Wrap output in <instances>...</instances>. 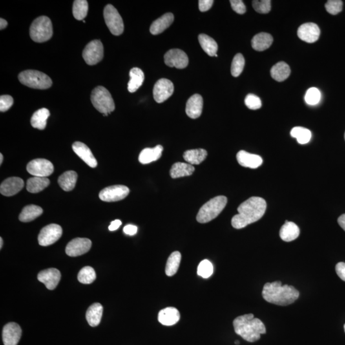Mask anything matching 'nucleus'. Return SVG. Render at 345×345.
<instances>
[{"instance_id":"f257e3e1","label":"nucleus","mask_w":345,"mask_h":345,"mask_svg":"<svg viewBox=\"0 0 345 345\" xmlns=\"http://www.w3.org/2000/svg\"><path fill=\"white\" fill-rule=\"evenodd\" d=\"M267 209L266 201L260 197H251L238 207V214L231 220L232 227L242 229L255 223L264 216Z\"/></svg>"},{"instance_id":"f03ea898","label":"nucleus","mask_w":345,"mask_h":345,"mask_svg":"<svg viewBox=\"0 0 345 345\" xmlns=\"http://www.w3.org/2000/svg\"><path fill=\"white\" fill-rule=\"evenodd\" d=\"M262 296L267 302L278 306L293 304L299 297V292L292 286L282 285V282L267 283L264 285Z\"/></svg>"},{"instance_id":"7ed1b4c3","label":"nucleus","mask_w":345,"mask_h":345,"mask_svg":"<svg viewBox=\"0 0 345 345\" xmlns=\"http://www.w3.org/2000/svg\"><path fill=\"white\" fill-rule=\"evenodd\" d=\"M233 324L236 335L250 343L260 340L261 335L266 333L264 323L254 318L253 314L238 316L233 320Z\"/></svg>"},{"instance_id":"20e7f679","label":"nucleus","mask_w":345,"mask_h":345,"mask_svg":"<svg viewBox=\"0 0 345 345\" xmlns=\"http://www.w3.org/2000/svg\"><path fill=\"white\" fill-rule=\"evenodd\" d=\"M227 201V197L223 196L211 199L201 207L196 216L197 221L200 223H207L214 220L224 210Z\"/></svg>"},{"instance_id":"39448f33","label":"nucleus","mask_w":345,"mask_h":345,"mask_svg":"<svg viewBox=\"0 0 345 345\" xmlns=\"http://www.w3.org/2000/svg\"><path fill=\"white\" fill-rule=\"evenodd\" d=\"M91 101L94 107L105 116H107L115 109L114 99L104 86H99L93 90Z\"/></svg>"},{"instance_id":"423d86ee","label":"nucleus","mask_w":345,"mask_h":345,"mask_svg":"<svg viewBox=\"0 0 345 345\" xmlns=\"http://www.w3.org/2000/svg\"><path fill=\"white\" fill-rule=\"evenodd\" d=\"M18 79L23 85L34 89L46 90L53 85L52 79L38 70H24L20 73Z\"/></svg>"},{"instance_id":"0eeeda50","label":"nucleus","mask_w":345,"mask_h":345,"mask_svg":"<svg viewBox=\"0 0 345 345\" xmlns=\"http://www.w3.org/2000/svg\"><path fill=\"white\" fill-rule=\"evenodd\" d=\"M53 34L52 21L46 16L37 17L31 24L30 35L35 43H44L50 40Z\"/></svg>"},{"instance_id":"6e6552de","label":"nucleus","mask_w":345,"mask_h":345,"mask_svg":"<svg viewBox=\"0 0 345 345\" xmlns=\"http://www.w3.org/2000/svg\"><path fill=\"white\" fill-rule=\"evenodd\" d=\"M104 17L108 28L113 35H120L124 30V24L118 10L112 5H106L104 10Z\"/></svg>"},{"instance_id":"1a4fd4ad","label":"nucleus","mask_w":345,"mask_h":345,"mask_svg":"<svg viewBox=\"0 0 345 345\" xmlns=\"http://www.w3.org/2000/svg\"><path fill=\"white\" fill-rule=\"evenodd\" d=\"M83 57L89 65H96L100 62L104 57V47L101 41L94 40L88 43L84 49Z\"/></svg>"},{"instance_id":"9d476101","label":"nucleus","mask_w":345,"mask_h":345,"mask_svg":"<svg viewBox=\"0 0 345 345\" xmlns=\"http://www.w3.org/2000/svg\"><path fill=\"white\" fill-rule=\"evenodd\" d=\"M62 235V229L57 224H51L43 228L38 236L39 244L48 246L56 242Z\"/></svg>"},{"instance_id":"9b49d317","label":"nucleus","mask_w":345,"mask_h":345,"mask_svg":"<svg viewBox=\"0 0 345 345\" xmlns=\"http://www.w3.org/2000/svg\"><path fill=\"white\" fill-rule=\"evenodd\" d=\"M26 169L29 173L39 177H47L54 172L53 164L45 159H37L30 161Z\"/></svg>"},{"instance_id":"f8f14e48","label":"nucleus","mask_w":345,"mask_h":345,"mask_svg":"<svg viewBox=\"0 0 345 345\" xmlns=\"http://www.w3.org/2000/svg\"><path fill=\"white\" fill-rule=\"evenodd\" d=\"M129 188L125 185H113L102 190L99 193V198L106 202H114L123 200L129 195Z\"/></svg>"},{"instance_id":"ddd939ff","label":"nucleus","mask_w":345,"mask_h":345,"mask_svg":"<svg viewBox=\"0 0 345 345\" xmlns=\"http://www.w3.org/2000/svg\"><path fill=\"white\" fill-rule=\"evenodd\" d=\"M165 62L166 65L170 67H175L179 69H183L187 67L189 63L186 53L179 49H172L168 51L165 55Z\"/></svg>"},{"instance_id":"4468645a","label":"nucleus","mask_w":345,"mask_h":345,"mask_svg":"<svg viewBox=\"0 0 345 345\" xmlns=\"http://www.w3.org/2000/svg\"><path fill=\"white\" fill-rule=\"evenodd\" d=\"M174 86L171 81L167 79H160L155 84L153 95L155 101L162 103L167 101L173 94Z\"/></svg>"},{"instance_id":"2eb2a0df","label":"nucleus","mask_w":345,"mask_h":345,"mask_svg":"<svg viewBox=\"0 0 345 345\" xmlns=\"http://www.w3.org/2000/svg\"><path fill=\"white\" fill-rule=\"evenodd\" d=\"M92 247L91 240L86 238H76L70 241L66 247L68 256L76 257L88 253Z\"/></svg>"},{"instance_id":"dca6fc26","label":"nucleus","mask_w":345,"mask_h":345,"mask_svg":"<svg viewBox=\"0 0 345 345\" xmlns=\"http://www.w3.org/2000/svg\"><path fill=\"white\" fill-rule=\"evenodd\" d=\"M297 35L302 41L307 43H314L319 39L320 30L315 23H304L298 28Z\"/></svg>"},{"instance_id":"f3484780","label":"nucleus","mask_w":345,"mask_h":345,"mask_svg":"<svg viewBox=\"0 0 345 345\" xmlns=\"http://www.w3.org/2000/svg\"><path fill=\"white\" fill-rule=\"evenodd\" d=\"M21 335V328L18 324L14 322L8 323L3 327L2 333L4 345H17Z\"/></svg>"},{"instance_id":"a211bd4d","label":"nucleus","mask_w":345,"mask_h":345,"mask_svg":"<svg viewBox=\"0 0 345 345\" xmlns=\"http://www.w3.org/2000/svg\"><path fill=\"white\" fill-rule=\"evenodd\" d=\"M40 282L44 283L50 290L56 288L60 281L61 273L58 270L51 268L44 270L37 276Z\"/></svg>"},{"instance_id":"6ab92c4d","label":"nucleus","mask_w":345,"mask_h":345,"mask_svg":"<svg viewBox=\"0 0 345 345\" xmlns=\"http://www.w3.org/2000/svg\"><path fill=\"white\" fill-rule=\"evenodd\" d=\"M24 181L21 178H8L1 183L0 192L3 196H14L21 191L24 187Z\"/></svg>"},{"instance_id":"aec40b11","label":"nucleus","mask_w":345,"mask_h":345,"mask_svg":"<svg viewBox=\"0 0 345 345\" xmlns=\"http://www.w3.org/2000/svg\"><path fill=\"white\" fill-rule=\"evenodd\" d=\"M72 149L86 165L93 168L97 167L96 159L92 153L91 150L85 143L76 141L73 144Z\"/></svg>"},{"instance_id":"412c9836","label":"nucleus","mask_w":345,"mask_h":345,"mask_svg":"<svg viewBox=\"0 0 345 345\" xmlns=\"http://www.w3.org/2000/svg\"><path fill=\"white\" fill-rule=\"evenodd\" d=\"M238 164L243 167L255 169L260 167L263 163V159L260 156L249 154L244 150H240L236 154Z\"/></svg>"},{"instance_id":"4be33fe9","label":"nucleus","mask_w":345,"mask_h":345,"mask_svg":"<svg viewBox=\"0 0 345 345\" xmlns=\"http://www.w3.org/2000/svg\"><path fill=\"white\" fill-rule=\"evenodd\" d=\"M203 100L200 94H194L190 97L186 104L185 112L192 119L199 118L202 114Z\"/></svg>"},{"instance_id":"5701e85b","label":"nucleus","mask_w":345,"mask_h":345,"mask_svg":"<svg viewBox=\"0 0 345 345\" xmlns=\"http://www.w3.org/2000/svg\"><path fill=\"white\" fill-rule=\"evenodd\" d=\"M180 313L175 307H167L159 311L158 314L159 323L165 326L175 325L180 320Z\"/></svg>"},{"instance_id":"b1692460","label":"nucleus","mask_w":345,"mask_h":345,"mask_svg":"<svg viewBox=\"0 0 345 345\" xmlns=\"http://www.w3.org/2000/svg\"><path fill=\"white\" fill-rule=\"evenodd\" d=\"M174 15L172 13H167L159 17L152 24L150 31L152 34L159 35L167 30L173 23Z\"/></svg>"},{"instance_id":"393cba45","label":"nucleus","mask_w":345,"mask_h":345,"mask_svg":"<svg viewBox=\"0 0 345 345\" xmlns=\"http://www.w3.org/2000/svg\"><path fill=\"white\" fill-rule=\"evenodd\" d=\"M163 147L161 145L156 147L147 148L141 152L139 156V161L143 165H147L154 161L158 160L162 156Z\"/></svg>"},{"instance_id":"a878e982","label":"nucleus","mask_w":345,"mask_h":345,"mask_svg":"<svg viewBox=\"0 0 345 345\" xmlns=\"http://www.w3.org/2000/svg\"><path fill=\"white\" fill-rule=\"evenodd\" d=\"M299 234L300 229L298 226L288 221L281 228L280 231L281 238L285 242H291L295 240L299 236Z\"/></svg>"},{"instance_id":"bb28decb","label":"nucleus","mask_w":345,"mask_h":345,"mask_svg":"<svg viewBox=\"0 0 345 345\" xmlns=\"http://www.w3.org/2000/svg\"><path fill=\"white\" fill-rule=\"evenodd\" d=\"M273 43V37L267 33H260L252 39L251 45L254 50L263 52L271 47Z\"/></svg>"},{"instance_id":"cd10ccee","label":"nucleus","mask_w":345,"mask_h":345,"mask_svg":"<svg viewBox=\"0 0 345 345\" xmlns=\"http://www.w3.org/2000/svg\"><path fill=\"white\" fill-rule=\"evenodd\" d=\"M103 307L100 303H94L88 307L86 313V320L91 327L99 326L103 316Z\"/></svg>"},{"instance_id":"c85d7f7f","label":"nucleus","mask_w":345,"mask_h":345,"mask_svg":"<svg viewBox=\"0 0 345 345\" xmlns=\"http://www.w3.org/2000/svg\"><path fill=\"white\" fill-rule=\"evenodd\" d=\"M50 116V111L46 108L37 110L31 118V124L35 129L44 130L47 125V120Z\"/></svg>"},{"instance_id":"c756f323","label":"nucleus","mask_w":345,"mask_h":345,"mask_svg":"<svg viewBox=\"0 0 345 345\" xmlns=\"http://www.w3.org/2000/svg\"><path fill=\"white\" fill-rule=\"evenodd\" d=\"M130 81L128 83V90L130 93H134L138 90L145 79V75L140 68L135 67L130 70Z\"/></svg>"},{"instance_id":"7c9ffc66","label":"nucleus","mask_w":345,"mask_h":345,"mask_svg":"<svg viewBox=\"0 0 345 345\" xmlns=\"http://www.w3.org/2000/svg\"><path fill=\"white\" fill-rule=\"evenodd\" d=\"M194 172V168L190 164L176 163L172 166L170 175L172 178H177L191 175Z\"/></svg>"},{"instance_id":"2f4dec72","label":"nucleus","mask_w":345,"mask_h":345,"mask_svg":"<svg viewBox=\"0 0 345 345\" xmlns=\"http://www.w3.org/2000/svg\"><path fill=\"white\" fill-rule=\"evenodd\" d=\"M291 70L289 65L284 61L276 63L272 67L271 74L274 80L282 82L286 79L290 75Z\"/></svg>"},{"instance_id":"473e14b6","label":"nucleus","mask_w":345,"mask_h":345,"mask_svg":"<svg viewBox=\"0 0 345 345\" xmlns=\"http://www.w3.org/2000/svg\"><path fill=\"white\" fill-rule=\"evenodd\" d=\"M77 174L74 171H67L59 176L58 184L65 191H70L76 186Z\"/></svg>"},{"instance_id":"72a5a7b5","label":"nucleus","mask_w":345,"mask_h":345,"mask_svg":"<svg viewBox=\"0 0 345 345\" xmlns=\"http://www.w3.org/2000/svg\"><path fill=\"white\" fill-rule=\"evenodd\" d=\"M50 181L47 177H34L29 178L26 183V189L31 193H38L43 191L50 185Z\"/></svg>"},{"instance_id":"f704fd0d","label":"nucleus","mask_w":345,"mask_h":345,"mask_svg":"<svg viewBox=\"0 0 345 345\" xmlns=\"http://www.w3.org/2000/svg\"><path fill=\"white\" fill-rule=\"evenodd\" d=\"M43 213V210L41 207L35 205H28L24 208L20 214L19 219L21 222H30L38 218Z\"/></svg>"},{"instance_id":"c9c22d12","label":"nucleus","mask_w":345,"mask_h":345,"mask_svg":"<svg viewBox=\"0 0 345 345\" xmlns=\"http://www.w3.org/2000/svg\"><path fill=\"white\" fill-rule=\"evenodd\" d=\"M207 157V152L202 149L187 150L183 154V159L190 165H200Z\"/></svg>"},{"instance_id":"e433bc0d","label":"nucleus","mask_w":345,"mask_h":345,"mask_svg":"<svg viewBox=\"0 0 345 345\" xmlns=\"http://www.w3.org/2000/svg\"><path fill=\"white\" fill-rule=\"evenodd\" d=\"M199 43L201 48L208 55L215 57L218 50V45L215 40L205 34H200L198 37Z\"/></svg>"},{"instance_id":"4c0bfd02","label":"nucleus","mask_w":345,"mask_h":345,"mask_svg":"<svg viewBox=\"0 0 345 345\" xmlns=\"http://www.w3.org/2000/svg\"><path fill=\"white\" fill-rule=\"evenodd\" d=\"M182 256L180 252L174 251L171 254L168 258L167 265H166L165 273L168 276H174L177 273L179 266H180Z\"/></svg>"},{"instance_id":"58836bf2","label":"nucleus","mask_w":345,"mask_h":345,"mask_svg":"<svg viewBox=\"0 0 345 345\" xmlns=\"http://www.w3.org/2000/svg\"><path fill=\"white\" fill-rule=\"evenodd\" d=\"M88 3L86 0H76L73 3L72 13L74 18L77 20H83L87 15Z\"/></svg>"},{"instance_id":"ea45409f","label":"nucleus","mask_w":345,"mask_h":345,"mask_svg":"<svg viewBox=\"0 0 345 345\" xmlns=\"http://www.w3.org/2000/svg\"><path fill=\"white\" fill-rule=\"evenodd\" d=\"M290 134L293 138L297 139L298 143L301 144V145L309 143L311 138L310 130L302 127L293 128L291 130Z\"/></svg>"},{"instance_id":"a19ab883","label":"nucleus","mask_w":345,"mask_h":345,"mask_svg":"<svg viewBox=\"0 0 345 345\" xmlns=\"http://www.w3.org/2000/svg\"><path fill=\"white\" fill-rule=\"evenodd\" d=\"M77 279L81 283L85 285L91 284L96 280V273L95 270L92 267L86 266L79 271Z\"/></svg>"},{"instance_id":"79ce46f5","label":"nucleus","mask_w":345,"mask_h":345,"mask_svg":"<svg viewBox=\"0 0 345 345\" xmlns=\"http://www.w3.org/2000/svg\"><path fill=\"white\" fill-rule=\"evenodd\" d=\"M245 66V59L244 57L240 53H238L233 58L232 61L231 72L233 77L239 76L241 73L244 70Z\"/></svg>"},{"instance_id":"37998d69","label":"nucleus","mask_w":345,"mask_h":345,"mask_svg":"<svg viewBox=\"0 0 345 345\" xmlns=\"http://www.w3.org/2000/svg\"><path fill=\"white\" fill-rule=\"evenodd\" d=\"M214 273V266L209 260H204L201 261L197 269V274L200 277L207 279Z\"/></svg>"},{"instance_id":"c03bdc74","label":"nucleus","mask_w":345,"mask_h":345,"mask_svg":"<svg viewBox=\"0 0 345 345\" xmlns=\"http://www.w3.org/2000/svg\"><path fill=\"white\" fill-rule=\"evenodd\" d=\"M320 99H321V93L317 88H311L307 90L305 96V101L307 105L311 106L317 105Z\"/></svg>"},{"instance_id":"a18cd8bd","label":"nucleus","mask_w":345,"mask_h":345,"mask_svg":"<svg viewBox=\"0 0 345 345\" xmlns=\"http://www.w3.org/2000/svg\"><path fill=\"white\" fill-rule=\"evenodd\" d=\"M254 9L260 14H267L271 10V1L270 0H255L253 1Z\"/></svg>"},{"instance_id":"49530a36","label":"nucleus","mask_w":345,"mask_h":345,"mask_svg":"<svg viewBox=\"0 0 345 345\" xmlns=\"http://www.w3.org/2000/svg\"><path fill=\"white\" fill-rule=\"evenodd\" d=\"M325 6L329 14L336 15L343 10V1L341 0H329Z\"/></svg>"},{"instance_id":"de8ad7c7","label":"nucleus","mask_w":345,"mask_h":345,"mask_svg":"<svg viewBox=\"0 0 345 345\" xmlns=\"http://www.w3.org/2000/svg\"><path fill=\"white\" fill-rule=\"evenodd\" d=\"M245 105L250 110H256L262 107V101L258 96L254 94H248L245 99Z\"/></svg>"},{"instance_id":"09e8293b","label":"nucleus","mask_w":345,"mask_h":345,"mask_svg":"<svg viewBox=\"0 0 345 345\" xmlns=\"http://www.w3.org/2000/svg\"><path fill=\"white\" fill-rule=\"evenodd\" d=\"M14 104V99L8 95L0 97V111L1 112H5L12 107Z\"/></svg>"},{"instance_id":"8fccbe9b","label":"nucleus","mask_w":345,"mask_h":345,"mask_svg":"<svg viewBox=\"0 0 345 345\" xmlns=\"http://www.w3.org/2000/svg\"><path fill=\"white\" fill-rule=\"evenodd\" d=\"M230 2L231 3L232 9L237 14H244L246 12V7L242 0H231Z\"/></svg>"},{"instance_id":"3c124183","label":"nucleus","mask_w":345,"mask_h":345,"mask_svg":"<svg viewBox=\"0 0 345 345\" xmlns=\"http://www.w3.org/2000/svg\"><path fill=\"white\" fill-rule=\"evenodd\" d=\"M199 3V9L201 12H207L211 9L212 6L213 5L214 1L212 0H200Z\"/></svg>"},{"instance_id":"603ef678","label":"nucleus","mask_w":345,"mask_h":345,"mask_svg":"<svg viewBox=\"0 0 345 345\" xmlns=\"http://www.w3.org/2000/svg\"><path fill=\"white\" fill-rule=\"evenodd\" d=\"M336 272L338 276L345 282V263H338L336 266Z\"/></svg>"},{"instance_id":"864d4df0","label":"nucleus","mask_w":345,"mask_h":345,"mask_svg":"<svg viewBox=\"0 0 345 345\" xmlns=\"http://www.w3.org/2000/svg\"><path fill=\"white\" fill-rule=\"evenodd\" d=\"M138 231V227L132 225H128L123 228V232L128 235H134Z\"/></svg>"},{"instance_id":"5fc2aeb1","label":"nucleus","mask_w":345,"mask_h":345,"mask_svg":"<svg viewBox=\"0 0 345 345\" xmlns=\"http://www.w3.org/2000/svg\"><path fill=\"white\" fill-rule=\"evenodd\" d=\"M121 225V222L120 220H116L112 221V223L109 227V230L110 231H115V230H118L119 227Z\"/></svg>"},{"instance_id":"6e6d98bb","label":"nucleus","mask_w":345,"mask_h":345,"mask_svg":"<svg viewBox=\"0 0 345 345\" xmlns=\"http://www.w3.org/2000/svg\"><path fill=\"white\" fill-rule=\"evenodd\" d=\"M338 224L342 228L343 230L345 231V214L341 216L338 220Z\"/></svg>"},{"instance_id":"4d7b16f0","label":"nucleus","mask_w":345,"mask_h":345,"mask_svg":"<svg viewBox=\"0 0 345 345\" xmlns=\"http://www.w3.org/2000/svg\"><path fill=\"white\" fill-rule=\"evenodd\" d=\"M8 26V23L7 21H6V20L1 18L0 19V29L1 30H3V29H5L6 26Z\"/></svg>"},{"instance_id":"13d9d810","label":"nucleus","mask_w":345,"mask_h":345,"mask_svg":"<svg viewBox=\"0 0 345 345\" xmlns=\"http://www.w3.org/2000/svg\"><path fill=\"white\" fill-rule=\"evenodd\" d=\"M3 156L2 154H0V165H1L2 163H3Z\"/></svg>"},{"instance_id":"bf43d9fd","label":"nucleus","mask_w":345,"mask_h":345,"mask_svg":"<svg viewBox=\"0 0 345 345\" xmlns=\"http://www.w3.org/2000/svg\"><path fill=\"white\" fill-rule=\"evenodd\" d=\"M3 238L1 237L0 238V248H2V247H3Z\"/></svg>"},{"instance_id":"052dcab7","label":"nucleus","mask_w":345,"mask_h":345,"mask_svg":"<svg viewBox=\"0 0 345 345\" xmlns=\"http://www.w3.org/2000/svg\"><path fill=\"white\" fill-rule=\"evenodd\" d=\"M235 345H239V341L236 340V342H235Z\"/></svg>"},{"instance_id":"680f3d73","label":"nucleus","mask_w":345,"mask_h":345,"mask_svg":"<svg viewBox=\"0 0 345 345\" xmlns=\"http://www.w3.org/2000/svg\"><path fill=\"white\" fill-rule=\"evenodd\" d=\"M344 329H345V326H344Z\"/></svg>"},{"instance_id":"e2e57ef3","label":"nucleus","mask_w":345,"mask_h":345,"mask_svg":"<svg viewBox=\"0 0 345 345\" xmlns=\"http://www.w3.org/2000/svg\"></svg>"}]
</instances>
